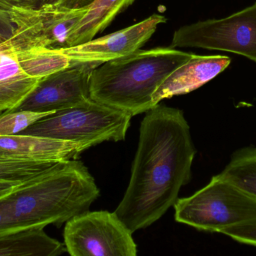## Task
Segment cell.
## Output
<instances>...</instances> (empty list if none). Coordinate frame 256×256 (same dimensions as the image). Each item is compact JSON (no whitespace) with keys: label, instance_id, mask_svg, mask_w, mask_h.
<instances>
[{"label":"cell","instance_id":"6da1fadb","mask_svg":"<svg viewBox=\"0 0 256 256\" xmlns=\"http://www.w3.org/2000/svg\"><path fill=\"white\" fill-rule=\"evenodd\" d=\"M196 148L183 111L156 105L141 122L130 180L115 213L132 233L159 220L191 179Z\"/></svg>","mask_w":256,"mask_h":256},{"label":"cell","instance_id":"7a4b0ae2","mask_svg":"<svg viewBox=\"0 0 256 256\" xmlns=\"http://www.w3.org/2000/svg\"><path fill=\"white\" fill-rule=\"evenodd\" d=\"M100 189L88 168L76 159L57 162L0 200L16 231L60 226L90 210Z\"/></svg>","mask_w":256,"mask_h":256},{"label":"cell","instance_id":"3957f363","mask_svg":"<svg viewBox=\"0 0 256 256\" xmlns=\"http://www.w3.org/2000/svg\"><path fill=\"white\" fill-rule=\"evenodd\" d=\"M192 55L171 47L156 48L102 63L90 75V97L132 117L146 113L155 107L156 89Z\"/></svg>","mask_w":256,"mask_h":256},{"label":"cell","instance_id":"277c9868","mask_svg":"<svg viewBox=\"0 0 256 256\" xmlns=\"http://www.w3.org/2000/svg\"><path fill=\"white\" fill-rule=\"evenodd\" d=\"M131 118L124 111L91 99L82 105L56 111L19 134L70 141L88 150L105 141H124Z\"/></svg>","mask_w":256,"mask_h":256},{"label":"cell","instance_id":"5b68a950","mask_svg":"<svg viewBox=\"0 0 256 256\" xmlns=\"http://www.w3.org/2000/svg\"><path fill=\"white\" fill-rule=\"evenodd\" d=\"M15 25L7 40L15 51L32 61L52 66L58 61L56 51L68 48V39L88 10L46 4L38 9L8 8Z\"/></svg>","mask_w":256,"mask_h":256},{"label":"cell","instance_id":"8992f818","mask_svg":"<svg viewBox=\"0 0 256 256\" xmlns=\"http://www.w3.org/2000/svg\"><path fill=\"white\" fill-rule=\"evenodd\" d=\"M174 208L176 222L210 232L256 222V198L220 174Z\"/></svg>","mask_w":256,"mask_h":256},{"label":"cell","instance_id":"52a82bcc","mask_svg":"<svg viewBox=\"0 0 256 256\" xmlns=\"http://www.w3.org/2000/svg\"><path fill=\"white\" fill-rule=\"evenodd\" d=\"M171 48L234 53L256 63V3L222 19L198 21L174 32Z\"/></svg>","mask_w":256,"mask_h":256},{"label":"cell","instance_id":"ba28073f","mask_svg":"<svg viewBox=\"0 0 256 256\" xmlns=\"http://www.w3.org/2000/svg\"><path fill=\"white\" fill-rule=\"evenodd\" d=\"M132 235L115 212L88 210L66 222L64 243L72 256H136Z\"/></svg>","mask_w":256,"mask_h":256},{"label":"cell","instance_id":"9c48e42d","mask_svg":"<svg viewBox=\"0 0 256 256\" xmlns=\"http://www.w3.org/2000/svg\"><path fill=\"white\" fill-rule=\"evenodd\" d=\"M100 64L82 63L42 78L32 92L8 111L56 112L86 103L90 97V75Z\"/></svg>","mask_w":256,"mask_h":256},{"label":"cell","instance_id":"30bf717a","mask_svg":"<svg viewBox=\"0 0 256 256\" xmlns=\"http://www.w3.org/2000/svg\"><path fill=\"white\" fill-rule=\"evenodd\" d=\"M166 22L165 16L154 14L127 28L60 51L72 61L73 66L82 63L100 65L138 51L153 36L158 26Z\"/></svg>","mask_w":256,"mask_h":256},{"label":"cell","instance_id":"8fae6325","mask_svg":"<svg viewBox=\"0 0 256 256\" xmlns=\"http://www.w3.org/2000/svg\"><path fill=\"white\" fill-rule=\"evenodd\" d=\"M231 63L226 56L194 54L173 71L156 89L152 96L156 106L161 101L194 91L224 72Z\"/></svg>","mask_w":256,"mask_h":256},{"label":"cell","instance_id":"7c38bea8","mask_svg":"<svg viewBox=\"0 0 256 256\" xmlns=\"http://www.w3.org/2000/svg\"><path fill=\"white\" fill-rule=\"evenodd\" d=\"M82 145L44 137L18 135L0 136V158L36 162L76 159L85 151Z\"/></svg>","mask_w":256,"mask_h":256},{"label":"cell","instance_id":"4fadbf2b","mask_svg":"<svg viewBox=\"0 0 256 256\" xmlns=\"http://www.w3.org/2000/svg\"><path fill=\"white\" fill-rule=\"evenodd\" d=\"M40 80L26 73L8 41L0 43V114L18 107Z\"/></svg>","mask_w":256,"mask_h":256},{"label":"cell","instance_id":"5bb4252c","mask_svg":"<svg viewBox=\"0 0 256 256\" xmlns=\"http://www.w3.org/2000/svg\"><path fill=\"white\" fill-rule=\"evenodd\" d=\"M66 252L64 243L50 237L42 228L20 230L0 237V256H58Z\"/></svg>","mask_w":256,"mask_h":256},{"label":"cell","instance_id":"9a60e30c","mask_svg":"<svg viewBox=\"0 0 256 256\" xmlns=\"http://www.w3.org/2000/svg\"><path fill=\"white\" fill-rule=\"evenodd\" d=\"M135 0H94L70 33L68 48L88 42L104 30L116 17L129 7Z\"/></svg>","mask_w":256,"mask_h":256},{"label":"cell","instance_id":"2e32d148","mask_svg":"<svg viewBox=\"0 0 256 256\" xmlns=\"http://www.w3.org/2000/svg\"><path fill=\"white\" fill-rule=\"evenodd\" d=\"M220 174L256 198V148L236 152Z\"/></svg>","mask_w":256,"mask_h":256},{"label":"cell","instance_id":"e0dca14e","mask_svg":"<svg viewBox=\"0 0 256 256\" xmlns=\"http://www.w3.org/2000/svg\"><path fill=\"white\" fill-rule=\"evenodd\" d=\"M56 163L0 158V180L28 181L48 171Z\"/></svg>","mask_w":256,"mask_h":256},{"label":"cell","instance_id":"ac0fdd59","mask_svg":"<svg viewBox=\"0 0 256 256\" xmlns=\"http://www.w3.org/2000/svg\"><path fill=\"white\" fill-rule=\"evenodd\" d=\"M54 112L6 111L0 114V136L18 135L32 123Z\"/></svg>","mask_w":256,"mask_h":256},{"label":"cell","instance_id":"d6986e66","mask_svg":"<svg viewBox=\"0 0 256 256\" xmlns=\"http://www.w3.org/2000/svg\"><path fill=\"white\" fill-rule=\"evenodd\" d=\"M221 234L240 243L256 246V222L226 228Z\"/></svg>","mask_w":256,"mask_h":256},{"label":"cell","instance_id":"ffe728a7","mask_svg":"<svg viewBox=\"0 0 256 256\" xmlns=\"http://www.w3.org/2000/svg\"><path fill=\"white\" fill-rule=\"evenodd\" d=\"M15 25L10 18L8 9L0 7V40L4 42L13 36Z\"/></svg>","mask_w":256,"mask_h":256},{"label":"cell","instance_id":"44dd1931","mask_svg":"<svg viewBox=\"0 0 256 256\" xmlns=\"http://www.w3.org/2000/svg\"><path fill=\"white\" fill-rule=\"evenodd\" d=\"M46 3L48 0H0V7L7 9L10 7L38 9L43 7Z\"/></svg>","mask_w":256,"mask_h":256},{"label":"cell","instance_id":"7402d4cb","mask_svg":"<svg viewBox=\"0 0 256 256\" xmlns=\"http://www.w3.org/2000/svg\"><path fill=\"white\" fill-rule=\"evenodd\" d=\"M25 183L19 180H0V200L14 192Z\"/></svg>","mask_w":256,"mask_h":256},{"label":"cell","instance_id":"603a6c76","mask_svg":"<svg viewBox=\"0 0 256 256\" xmlns=\"http://www.w3.org/2000/svg\"><path fill=\"white\" fill-rule=\"evenodd\" d=\"M16 231L9 221L8 217L0 203V237Z\"/></svg>","mask_w":256,"mask_h":256},{"label":"cell","instance_id":"cb8c5ba5","mask_svg":"<svg viewBox=\"0 0 256 256\" xmlns=\"http://www.w3.org/2000/svg\"><path fill=\"white\" fill-rule=\"evenodd\" d=\"M94 0H60L58 4L70 9H82L90 6Z\"/></svg>","mask_w":256,"mask_h":256},{"label":"cell","instance_id":"d4e9b609","mask_svg":"<svg viewBox=\"0 0 256 256\" xmlns=\"http://www.w3.org/2000/svg\"><path fill=\"white\" fill-rule=\"evenodd\" d=\"M60 0H48L46 4H58Z\"/></svg>","mask_w":256,"mask_h":256},{"label":"cell","instance_id":"484cf974","mask_svg":"<svg viewBox=\"0 0 256 256\" xmlns=\"http://www.w3.org/2000/svg\"><path fill=\"white\" fill-rule=\"evenodd\" d=\"M1 42H2V41L0 40V43H1Z\"/></svg>","mask_w":256,"mask_h":256}]
</instances>
